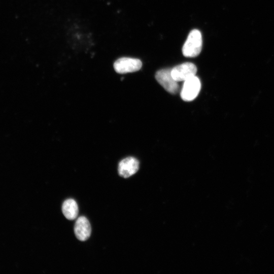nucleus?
<instances>
[{
    "label": "nucleus",
    "mask_w": 274,
    "mask_h": 274,
    "mask_svg": "<svg viewBox=\"0 0 274 274\" xmlns=\"http://www.w3.org/2000/svg\"><path fill=\"white\" fill-rule=\"evenodd\" d=\"M202 40L201 32L193 29L189 33L183 48L182 53L187 57H194L199 54L202 48Z\"/></svg>",
    "instance_id": "nucleus-1"
},
{
    "label": "nucleus",
    "mask_w": 274,
    "mask_h": 274,
    "mask_svg": "<svg viewBox=\"0 0 274 274\" xmlns=\"http://www.w3.org/2000/svg\"><path fill=\"white\" fill-rule=\"evenodd\" d=\"M142 66V61L137 58L122 57L114 63L115 71L119 74L132 73L140 70Z\"/></svg>",
    "instance_id": "nucleus-4"
},
{
    "label": "nucleus",
    "mask_w": 274,
    "mask_h": 274,
    "mask_svg": "<svg viewBox=\"0 0 274 274\" xmlns=\"http://www.w3.org/2000/svg\"><path fill=\"white\" fill-rule=\"evenodd\" d=\"M200 88V81L197 77L194 76L184 81L181 92V97L186 101L193 100L198 95Z\"/></svg>",
    "instance_id": "nucleus-3"
},
{
    "label": "nucleus",
    "mask_w": 274,
    "mask_h": 274,
    "mask_svg": "<svg viewBox=\"0 0 274 274\" xmlns=\"http://www.w3.org/2000/svg\"><path fill=\"white\" fill-rule=\"evenodd\" d=\"M197 68L191 62H185L175 66L171 70L173 78L177 82L185 80L195 76Z\"/></svg>",
    "instance_id": "nucleus-5"
},
{
    "label": "nucleus",
    "mask_w": 274,
    "mask_h": 274,
    "mask_svg": "<svg viewBox=\"0 0 274 274\" xmlns=\"http://www.w3.org/2000/svg\"><path fill=\"white\" fill-rule=\"evenodd\" d=\"M74 232L76 237L80 241H85L90 236L91 225L85 217L81 216L77 219L75 224Z\"/></svg>",
    "instance_id": "nucleus-7"
},
{
    "label": "nucleus",
    "mask_w": 274,
    "mask_h": 274,
    "mask_svg": "<svg viewBox=\"0 0 274 274\" xmlns=\"http://www.w3.org/2000/svg\"><path fill=\"white\" fill-rule=\"evenodd\" d=\"M139 168V162L133 157H128L122 159L118 165L119 175L124 178H128L135 174Z\"/></svg>",
    "instance_id": "nucleus-6"
},
{
    "label": "nucleus",
    "mask_w": 274,
    "mask_h": 274,
    "mask_svg": "<svg viewBox=\"0 0 274 274\" xmlns=\"http://www.w3.org/2000/svg\"><path fill=\"white\" fill-rule=\"evenodd\" d=\"M62 211L67 219L70 220L75 219L79 213V208L76 201L72 198L65 200L62 206Z\"/></svg>",
    "instance_id": "nucleus-8"
},
{
    "label": "nucleus",
    "mask_w": 274,
    "mask_h": 274,
    "mask_svg": "<svg viewBox=\"0 0 274 274\" xmlns=\"http://www.w3.org/2000/svg\"><path fill=\"white\" fill-rule=\"evenodd\" d=\"M169 68L158 71L155 74L157 81L168 92L172 94H176L179 89L178 82L173 77Z\"/></svg>",
    "instance_id": "nucleus-2"
}]
</instances>
